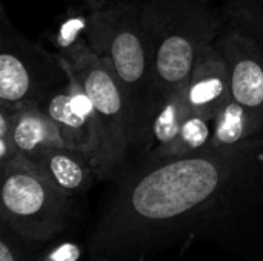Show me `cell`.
<instances>
[{
	"mask_svg": "<svg viewBox=\"0 0 263 261\" xmlns=\"http://www.w3.org/2000/svg\"><path fill=\"white\" fill-rule=\"evenodd\" d=\"M223 17L250 35L263 37V0H228Z\"/></svg>",
	"mask_w": 263,
	"mask_h": 261,
	"instance_id": "cell-16",
	"label": "cell"
},
{
	"mask_svg": "<svg viewBox=\"0 0 263 261\" xmlns=\"http://www.w3.org/2000/svg\"><path fill=\"white\" fill-rule=\"evenodd\" d=\"M162 94L190 80L202 51L223 31L225 17L197 0H148L142 3Z\"/></svg>",
	"mask_w": 263,
	"mask_h": 261,
	"instance_id": "cell-3",
	"label": "cell"
},
{
	"mask_svg": "<svg viewBox=\"0 0 263 261\" xmlns=\"http://www.w3.org/2000/svg\"><path fill=\"white\" fill-rule=\"evenodd\" d=\"M188 97L193 111L210 120H214L233 97L228 65L217 40L196 60L188 82Z\"/></svg>",
	"mask_w": 263,
	"mask_h": 261,
	"instance_id": "cell-8",
	"label": "cell"
},
{
	"mask_svg": "<svg viewBox=\"0 0 263 261\" xmlns=\"http://www.w3.org/2000/svg\"><path fill=\"white\" fill-rule=\"evenodd\" d=\"M62 55V54H60ZM88 92L103 135V169L100 180L114 177L133 149V114L125 88L109 62L88 43L63 55Z\"/></svg>",
	"mask_w": 263,
	"mask_h": 261,
	"instance_id": "cell-5",
	"label": "cell"
},
{
	"mask_svg": "<svg viewBox=\"0 0 263 261\" xmlns=\"http://www.w3.org/2000/svg\"><path fill=\"white\" fill-rule=\"evenodd\" d=\"M82 248L74 242H60L51 246L39 261H79Z\"/></svg>",
	"mask_w": 263,
	"mask_h": 261,
	"instance_id": "cell-18",
	"label": "cell"
},
{
	"mask_svg": "<svg viewBox=\"0 0 263 261\" xmlns=\"http://www.w3.org/2000/svg\"><path fill=\"white\" fill-rule=\"evenodd\" d=\"M31 163L49 183L71 197L88 191L97 177L89 158L69 146L49 148Z\"/></svg>",
	"mask_w": 263,
	"mask_h": 261,
	"instance_id": "cell-10",
	"label": "cell"
},
{
	"mask_svg": "<svg viewBox=\"0 0 263 261\" xmlns=\"http://www.w3.org/2000/svg\"><path fill=\"white\" fill-rule=\"evenodd\" d=\"M214 120L205 118L194 111L183 122L177 137L166 146L154 149L146 154V160H163V158H177L197 154L210 148L213 140Z\"/></svg>",
	"mask_w": 263,
	"mask_h": 261,
	"instance_id": "cell-14",
	"label": "cell"
},
{
	"mask_svg": "<svg viewBox=\"0 0 263 261\" xmlns=\"http://www.w3.org/2000/svg\"><path fill=\"white\" fill-rule=\"evenodd\" d=\"M217 43L228 65L233 98L263 114V48L259 38L230 25Z\"/></svg>",
	"mask_w": 263,
	"mask_h": 261,
	"instance_id": "cell-7",
	"label": "cell"
},
{
	"mask_svg": "<svg viewBox=\"0 0 263 261\" xmlns=\"http://www.w3.org/2000/svg\"><path fill=\"white\" fill-rule=\"evenodd\" d=\"M0 261H23L22 254L5 235L0 240Z\"/></svg>",
	"mask_w": 263,
	"mask_h": 261,
	"instance_id": "cell-19",
	"label": "cell"
},
{
	"mask_svg": "<svg viewBox=\"0 0 263 261\" xmlns=\"http://www.w3.org/2000/svg\"><path fill=\"white\" fill-rule=\"evenodd\" d=\"M0 174L3 228L32 243L49 242L65 229L72 197L49 183L28 158L2 166Z\"/></svg>",
	"mask_w": 263,
	"mask_h": 261,
	"instance_id": "cell-4",
	"label": "cell"
},
{
	"mask_svg": "<svg viewBox=\"0 0 263 261\" xmlns=\"http://www.w3.org/2000/svg\"><path fill=\"white\" fill-rule=\"evenodd\" d=\"M89 12V9L86 12L79 9H69L60 18L54 34L51 35V43L59 54L66 55L80 45L88 43Z\"/></svg>",
	"mask_w": 263,
	"mask_h": 261,
	"instance_id": "cell-15",
	"label": "cell"
},
{
	"mask_svg": "<svg viewBox=\"0 0 263 261\" xmlns=\"http://www.w3.org/2000/svg\"><path fill=\"white\" fill-rule=\"evenodd\" d=\"M40 105L55 122L65 145L82 151L94 166L97 178H100L103 169L102 131L97 125L91 123L74 109L68 91V82L54 89Z\"/></svg>",
	"mask_w": 263,
	"mask_h": 261,
	"instance_id": "cell-9",
	"label": "cell"
},
{
	"mask_svg": "<svg viewBox=\"0 0 263 261\" xmlns=\"http://www.w3.org/2000/svg\"><path fill=\"white\" fill-rule=\"evenodd\" d=\"M197 2H200V3H206V2H210V0H197Z\"/></svg>",
	"mask_w": 263,
	"mask_h": 261,
	"instance_id": "cell-22",
	"label": "cell"
},
{
	"mask_svg": "<svg viewBox=\"0 0 263 261\" xmlns=\"http://www.w3.org/2000/svg\"><path fill=\"white\" fill-rule=\"evenodd\" d=\"M88 43L94 52L109 62L125 88L133 114V148L145 151L163 94L142 3L112 0L103 9L91 11Z\"/></svg>",
	"mask_w": 263,
	"mask_h": 261,
	"instance_id": "cell-2",
	"label": "cell"
},
{
	"mask_svg": "<svg viewBox=\"0 0 263 261\" xmlns=\"http://www.w3.org/2000/svg\"><path fill=\"white\" fill-rule=\"evenodd\" d=\"M263 137V114L251 111L233 97L214 117L213 148H236Z\"/></svg>",
	"mask_w": 263,
	"mask_h": 261,
	"instance_id": "cell-12",
	"label": "cell"
},
{
	"mask_svg": "<svg viewBox=\"0 0 263 261\" xmlns=\"http://www.w3.org/2000/svg\"><path fill=\"white\" fill-rule=\"evenodd\" d=\"M14 142L22 157L29 162L49 148L66 146L55 122L48 115L40 103L18 105Z\"/></svg>",
	"mask_w": 263,
	"mask_h": 261,
	"instance_id": "cell-11",
	"label": "cell"
},
{
	"mask_svg": "<svg viewBox=\"0 0 263 261\" xmlns=\"http://www.w3.org/2000/svg\"><path fill=\"white\" fill-rule=\"evenodd\" d=\"M66 82L60 54L23 37L0 8V105L43 103Z\"/></svg>",
	"mask_w": 263,
	"mask_h": 261,
	"instance_id": "cell-6",
	"label": "cell"
},
{
	"mask_svg": "<svg viewBox=\"0 0 263 261\" xmlns=\"http://www.w3.org/2000/svg\"><path fill=\"white\" fill-rule=\"evenodd\" d=\"M85 5H86V9L89 11H99V9H103L106 5H109L112 0H83Z\"/></svg>",
	"mask_w": 263,
	"mask_h": 261,
	"instance_id": "cell-20",
	"label": "cell"
},
{
	"mask_svg": "<svg viewBox=\"0 0 263 261\" xmlns=\"http://www.w3.org/2000/svg\"><path fill=\"white\" fill-rule=\"evenodd\" d=\"M263 198V137L236 148L145 160L116 191L96 226V261H123L179 242L219 208ZM139 255V257H140Z\"/></svg>",
	"mask_w": 263,
	"mask_h": 261,
	"instance_id": "cell-1",
	"label": "cell"
},
{
	"mask_svg": "<svg viewBox=\"0 0 263 261\" xmlns=\"http://www.w3.org/2000/svg\"><path fill=\"white\" fill-rule=\"evenodd\" d=\"M190 82V80H188ZM188 82L163 94V100L153 118L145 152L170 145L179 134L183 122L193 112L188 97Z\"/></svg>",
	"mask_w": 263,
	"mask_h": 261,
	"instance_id": "cell-13",
	"label": "cell"
},
{
	"mask_svg": "<svg viewBox=\"0 0 263 261\" xmlns=\"http://www.w3.org/2000/svg\"><path fill=\"white\" fill-rule=\"evenodd\" d=\"M18 114V105H0V168L11 165L22 157L14 142V126Z\"/></svg>",
	"mask_w": 263,
	"mask_h": 261,
	"instance_id": "cell-17",
	"label": "cell"
},
{
	"mask_svg": "<svg viewBox=\"0 0 263 261\" xmlns=\"http://www.w3.org/2000/svg\"><path fill=\"white\" fill-rule=\"evenodd\" d=\"M137 261H146V258H145V255H140V257H139V260Z\"/></svg>",
	"mask_w": 263,
	"mask_h": 261,
	"instance_id": "cell-21",
	"label": "cell"
}]
</instances>
